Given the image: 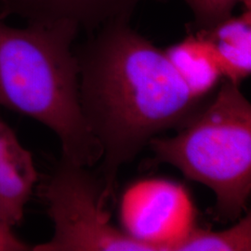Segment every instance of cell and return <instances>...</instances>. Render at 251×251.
<instances>
[{
  "mask_svg": "<svg viewBox=\"0 0 251 251\" xmlns=\"http://www.w3.org/2000/svg\"><path fill=\"white\" fill-rule=\"evenodd\" d=\"M76 57L82 112L102 150L101 198L107 205L120 168L158 133L184 125L202 100L129 21L99 28Z\"/></svg>",
  "mask_w": 251,
  "mask_h": 251,
  "instance_id": "cell-1",
  "label": "cell"
},
{
  "mask_svg": "<svg viewBox=\"0 0 251 251\" xmlns=\"http://www.w3.org/2000/svg\"><path fill=\"white\" fill-rule=\"evenodd\" d=\"M0 19V105L34 118L58 136L63 160L90 168L102 150L82 112L79 63L72 44L79 27L65 21L30 22L25 29Z\"/></svg>",
  "mask_w": 251,
  "mask_h": 251,
  "instance_id": "cell-2",
  "label": "cell"
},
{
  "mask_svg": "<svg viewBox=\"0 0 251 251\" xmlns=\"http://www.w3.org/2000/svg\"><path fill=\"white\" fill-rule=\"evenodd\" d=\"M152 166L166 163L212 190L215 215L236 222L251 192V105L239 84L225 81L215 98L172 138L153 137Z\"/></svg>",
  "mask_w": 251,
  "mask_h": 251,
  "instance_id": "cell-3",
  "label": "cell"
},
{
  "mask_svg": "<svg viewBox=\"0 0 251 251\" xmlns=\"http://www.w3.org/2000/svg\"><path fill=\"white\" fill-rule=\"evenodd\" d=\"M123 231L154 251H174L196 226V207L186 188L165 179H144L126 190L120 202Z\"/></svg>",
  "mask_w": 251,
  "mask_h": 251,
  "instance_id": "cell-5",
  "label": "cell"
},
{
  "mask_svg": "<svg viewBox=\"0 0 251 251\" xmlns=\"http://www.w3.org/2000/svg\"><path fill=\"white\" fill-rule=\"evenodd\" d=\"M11 228L0 219V251H32L33 247L17 237Z\"/></svg>",
  "mask_w": 251,
  "mask_h": 251,
  "instance_id": "cell-12",
  "label": "cell"
},
{
  "mask_svg": "<svg viewBox=\"0 0 251 251\" xmlns=\"http://www.w3.org/2000/svg\"><path fill=\"white\" fill-rule=\"evenodd\" d=\"M37 181L32 153L0 118V219L7 225H22L25 206Z\"/></svg>",
  "mask_w": 251,
  "mask_h": 251,
  "instance_id": "cell-7",
  "label": "cell"
},
{
  "mask_svg": "<svg viewBox=\"0 0 251 251\" xmlns=\"http://www.w3.org/2000/svg\"><path fill=\"white\" fill-rule=\"evenodd\" d=\"M251 251V211H247L233 226L222 231L195 226L174 249V251Z\"/></svg>",
  "mask_w": 251,
  "mask_h": 251,
  "instance_id": "cell-10",
  "label": "cell"
},
{
  "mask_svg": "<svg viewBox=\"0 0 251 251\" xmlns=\"http://www.w3.org/2000/svg\"><path fill=\"white\" fill-rule=\"evenodd\" d=\"M87 169L62 159L40 186L54 233L32 251H154L111 224L101 198L102 181Z\"/></svg>",
  "mask_w": 251,
  "mask_h": 251,
  "instance_id": "cell-4",
  "label": "cell"
},
{
  "mask_svg": "<svg viewBox=\"0 0 251 251\" xmlns=\"http://www.w3.org/2000/svg\"><path fill=\"white\" fill-rule=\"evenodd\" d=\"M165 52L197 99H204L223 76L211 46L198 34L190 35Z\"/></svg>",
  "mask_w": 251,
  "mask_h": 251,
  "instance_id": "cell-9",
  "label": "cell"
},
{
  "mask_svg": "<svg viewBox=\"0 0 251 251\" xmlns=\"http://www.w3.org/2000/svg\"><path fill=\"white\" fill-rule=\"evenodd\" d=\"M192 9L199 31L208 30L232 16L240 0H185Z\"/></svg>",
  "mask_w": 251,
  "mask_h": 251,
  "instance_id": "cell-11",
  "label": "cell"
},
{
  "mask_svg": "<svg viewBox=\"0 0 251 251\" xmlns=\"http://www.w3.org/2000/svg\"><path fill=\"white\" fill-rule=\"evenodd\" d=\"M251 9L239 17H229L208 30L198 31L211 46L223 76L240 84L251 72Z\"/></svg>",
  "mask_w": 251,
  "mask_h": 251,
  "instance_id": "cell-8",
  "label": "cell"
},
{
  "mask_svg": "<svg viewBox=\"0 0 251 251\" xmlns=\"http://www.w3.org/2000/svg\"><path fill=\"white\" fill-rule=\"evenodd\" d=\"M144 0H0V19L19 15L28 22L65 21L92 32L110 23L129 21Z\"/></svg>",
  "mask_w": 251,
  "mask_h": 251,
  "instance_id": "cell-6",
  "label": "cell"
}]
</instances>
